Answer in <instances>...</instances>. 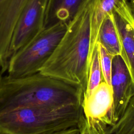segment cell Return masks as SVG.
Masks as SVG:
<instances>
[{
    "label": "cell",
    "mask_w": 134,
    "mask_h": 134,
    "mask_svg": "<svg viewBox=\"0 0 134 134\" xmlns=\"http://www.w3.org/2000/svg\"><path fill=\"white\" fill-rule=\"evenodd\" d=\"M95 0H86L40 72L80 87L87 82L91 14Z\"/></svg>",
    "instance_id": "obj_1"
},
{
    "label": "cell",
    "mask_w": 134,
    "mask_h": 134,
    "mask_svg": "<svg viewBox=\"0 0 134 134\" xmlns=\"http://www.w3.org/2000/svg\"><path fill=\"white\" fill-rule=\"evenodd\" d=\"M80 87L38 72L3 77L0 84V113L25 107L58 108L82 106Z\"/></svg>",
    "instance_id": "obj_2"
},
{
    "label": "cell",
    "mask_w": 134,
    "mask_h": 134,
    "mask_svg": "<svg viewBox=\"0 0 134 134\" xmlns=\"http://www.w3.org/2000/svg\"><path fill=\"white\" fill-rule=\"evenodd\" d=\"M84 118L82 106L16 108L0 113V132L6 134H49L79 127Z\"/></svg>",
    "instance_id": "obj_3"
},
{
    "label": "cell",
    "mask_w": 134,
    "mask_h": 134,
    "mask_svg": "<svg viewBox=\"0 0 134 134\" xmlns=\"http://www.w3.org/2000/svg\"><path fill=\"white\" fill-rule=\"evenodd\" d=\"M68 25L58 23L45 27L10 57L7 76L19 77L39 72L64 35Z\"/></svg>",
    "instance_id": "obj_4"
},
{
    "label": "cell",
    "mask_w": 134,
    "mask_h": 134,
    "mask_svg": "<svg viewBox=\"0 0 134 134\" xmlns=\"http://www.w3.org/2000/svg\"><path fill=\"white\" fill-rule=\"evenodd\" d=\"M82 107L88 125L96 134H100L114 124L111 86L102 80L88 97L83 99Z\"/></svg>",
    "instance_id": "obj_5"
},
{
    "label": "cell",
    "mask_w": 134,
    "mask_h": 134,
    "mask_svg": "<svg viewBox=\"0 0 134 134\" xmlns=\"http://www.w3.org/2000/svg\"><path fill=\"white\" fill-rule=\"evenodd\" d=\"M48 2L49 0L28 1L14 29L10 46L11 56L43 29Z\"/></svg>",
    "instance_id": "obj_6"
},
{
    "label": "cell",
    "mask_w": 134,
    "mask_h": 134,
    "mask_svg": "<svg viewBox=\"0 0 134 134\" xmlns=\"http://www.w3.org/2000/svg\"><path fill=\"white\" fill-rule=\"evenodd\" d=\"M111 87L115 124L125 112L134 96V83L121 55H115L113 59Z\"/></svg>",
    "instance_id": "obj_7"
},
{
    "label": "cell",
    "mask_w": 134,
    "mask_h": 134,
    "mask_svg": "<svg viewBox=\"0 0 134 134\" xmlns=\"http://www.w3.org/2000/svg\"><path fill=\"white\" fill-rule=\"evenodd\" d=\"M28 0H0V68L7 71L12 37L18 18Z\"/></svg>",
    "instance_id": "obj_8"
},
{
    "label": "cell",
    "mask_w": 134,
    "mask_h": 134,
    "mask_svg": "<svg viewBox=\"0 0 134 134\" xmlns=\"http://www.w3.org/2000/svg\"><path fill=\"white\" fill-rule=\"evenodd\" d=\"M113 14L121 40V56L134 83V16L127 1L116 6Z\"/></svg>",
    "instance_id": "obj_9"
},
{
    "label": "cell",
    "mask_w": 134,
    "mask_h": 134,
    "mask_svg": "<svg viewBox=\"0 0 134 134\" xmlns=\"http://www.w3.org/2000/svg\"><path fill=\"white\" fill-rule=\"evenodd\" d=\"M86 0H49L44 28L58 23L68 25Z\"/></svg>",
    "instance_id": "obj_10"
},
{
    "label": "cell",
    "mask_w": 134,
    "mask_h": 134,
    "mask_svg": "<svg viewBox=\"0 0 134 134\" xmlns=\"http://www.w3.org/2000/svg\"><path fill=\"white\" fill-rule=\"evenodd\" d=\"M97 43L113 57L121 55V43L113 13L108 15L100 26Z\"/></svg>",
    "instance_id": "obj_11"
},
{
    "label": "cell",
    "mask_w": 134,
    "mask_h": 134,
    "mask_svg": "<svg viewBox=\"0 0 134 134\" xmlns=\"http://www.w3.org/2000/svg\"><path fill=\"white\" fill-rule=\"evenodd\" d=\"M127 0H95L91 14V44L89 54L97 44L98 31L104 18L111 14L115 7Z\"/></svg>",
    "instance_id": "obj_12"
},
{
    "label": "cell",
    "mask_w": 134,
    "mask_h": 134,
    "mask_svg": "<svg viewBox=\"0 0 134 134\" xmlns=\"http://www.w3.org/2000/svg\"><path fill=\"white\" fill-rule=\"evenodd\" d=\"M102 80L103 75L97 43L88 55L86 86L83 93V99L88 97Z\"/></svg>",
    "instance_id": "obj_13"
},
{
    "label": "cell",
    "mask_w": 134,
    "mask_h": 134,
    "mask_svg": "<svg viewBox=\"0 0 134 134\" xmlns=\"http://www.w3.org/2000/svg\"><path fill=\"white\" fill-rule=\"evenodd\" d=\"M100 134H134V96L120 118Z\"/></svg>",
    "instance_id": "obj_14"
},
{
    "label": "cell",
    "mask_w": 134,
    "mask_h": 134,
    "mask_svg": "<svg viewBox=\"0 0 134 134\" xmlns=\"http://www.w3.org/2000/svg\"><path fill=\"white\" fill-rule=\"evenodd\" d=\"M98 44L99 57L102 72L103 80L111 86L112 62L113 56L110 54L100 44Z\"/></svg>",
    "instance_id": "obj_15"
},
{
    "label": "cell",
    "mask_w": 134,
    "mask_h": 134,
    "mask_svg": "<svg viewBox=\"0 0 134 134\" xmlns=\"http://www.w3.org/2000/svg\"><path fill=\"white\" fill-rule=\"evenodd\" d=\"M49 134H81V129L80 127H74L54 131Z\"/></svg>",
    "instance_id": "obj_16"
},
{
    "label": "cell",
    "mask_w": 134,
    "mask_h": 134,
    "mask_svg": "<svg viewBox=\"0 0 134 134\" xmlns=\"http://www.w3.org/2000/svg\"><path fill=\"white\" fill-rule=\"evenodd\" d=\"M79 127L81 129V134H96L95 131L88 125L85 117Z\"/></svg>",
    "instance_id": "obj_17"
},
{
    "label": "cell",
    "mask_w": 134,
    "mask_h": 134,
    "mask_svg": "<svg viewBox=\"0 0 134 134\" xmlns=\"http://www.w3.org/2000/svg\"><path fill=\"white\" fill-rule=\"evenodd\" d=\"M132 13L134 16V0H130V4H129Z\"/></svg>",
    "instance_id": "obj_18"
},
{
    "label": "cell",
    "mask_w": 134,
    "mask_h": 134,
    "mask_svg": "<svg viewBox=\"0 0 134 134\" xmlns=\"http://www.w3.org/2000/svg\"><path fill=\"white\" fill-rule=\"evenodd\" d=\"M3 72H2V69H1V68H0V84H1V82H2V80H3V76H2V74H3Z\"/></svg>",
    "instance_id": "obj_19"
},
{
    "label": "cell",
    "mask_w": 134,
    "mask_h": 134,
    "mask_svg": "<svg viewBox=\"0 0 134 134\" xmlns=\"http://www.w3.org/2000/svg\"><path fill=\"white\" fill-rule=\"evenodd\" d=\"M0 134H6V133H3V132H0Z\"/></svg>",
    "instance_id": "obj_20"
}]
</instances>
